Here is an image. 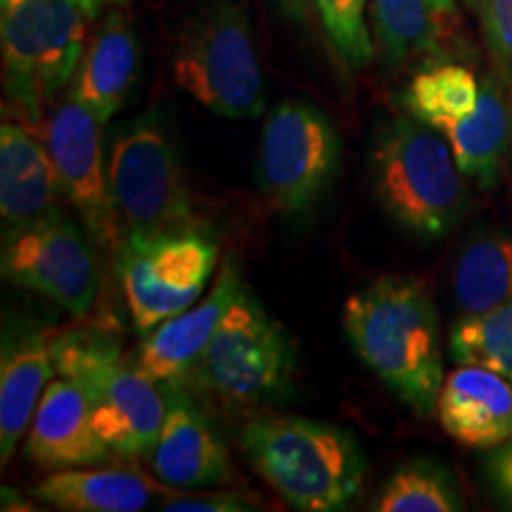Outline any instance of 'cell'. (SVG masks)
<instances>
[{
  "instance_id": "obj_1",
  "label": "cell",
  "mask_w": 512,
  "mask_h": 512,
  "mask_svg": "<svg viewBox=\"0 0 512 512\" xmlns=\"http://www.w3.org/2000/svg\"><path fill=\"white\" fill-rule=\"evenodd\" d=\"M342 323L356 356L389 392L420 418L437 411L444 384L439 316L420 280L382 275L349 294Z\"/></svg>"
},
{
  "instance_id": "obj_2",
  "label": "cell",
  "mask_w": 512,
  "mask_h": 512,
  "mask_svg": "<svg viewBox=\"0 0 512 512\" xmlns=\"http://www.w3.org/2000/svg\"><path fill=\"white\" fill-rule=\"evenodd\" d=\"M240 446L294 510H347L363 489L366 453L354 434L332 422L259 415L242 427Z\"/></svg>"
},
{
  "instance_id": "obj_3",
  "label": "cell",
  "mask_w": 512,
  "mask_h": 512,
  "mask_svg": "<svg viewBox=\"0 0 512 512\" xmlns=\"http://www.w3.org/2000/svg\"><path fill=\"white\" fill-rule=\"evenodd\" d=\"M55 373L79 384L95 432L112 453L147 456L162 432L166 394L138 363H128L107 330H74L50 339Z\"/></svg>"
},
{
  "instance_id": "obj_4",
  "label": "cell",
  "mask_w": 512,
  "mask_h": 512,
  "mask_svg": "<svg viewBox=\"0 0 512 512\" xmlns=\"http://www.w3.org/2000/svg\"><path fill=\"white\" fill-rule=\"evenodd\" d=\"M373 176L387 214L420 238L451 233L467 207V176L446 136L415 117H399L382 128Z\"/></svg>"
},
{
  "instance_id": "obj_5",
  "label": "cell",
  "mask_w": 512,
  "mask_h": 512,
  "mask_svg": "<svg viewBox=\"0 0 512 512\" xmlns=\"http://www.w3.org/2000/svg\"><path fill=\"white\" fill-rule=\"evenodd\" d=\"M171 72L176 86L216 117L238 121L264 112V72L240 0H211L185 22Z\"/></svg>"
},
{
  "instance_id": "obj_6",
  "label": "cell",
  "mask_w": 512,
  "mask_h": 512,
  "mask_svg": "<svg viewBox=\"0 0 512 512\" xmlns=\"http://www.w3.org/2000/svg\"><path fill=\"white\" fill-rule=\"evenodd\" d=\"M86 12L79 0H0L3 86L24 117L38 121L86 53Z\"/></svg>"
},
{
  "instance_id": "obj_7",
  "label": "cell",
  "mask_w": 512,
  "mask_h": 512,
  "mask_svg": "<svg viewBox=\"0 0 512 512\" xmlns=\"http://www.w3.org/2000/svg\"><path fill=\"white\" fill-rule=\"evenodd\" d=\"M294 370L290 335L242 287L190 377L233 403H264L292 392Z\"/></svg>"
},
{
  "instance_id": "obj_8",
  "label": "cell",
  "mask_w": 512,
  "mask_h": 512,
  "mask_svg": "<svg viewBox=\"0 0 512 512\" xmlns=\"http://www.w3.org/2000/svg\"><path fill=\"white\" fill-rule=\"evenodd\" d=\"M219 261V245L197 228L126 233L117 275L133 328L147 335L200 299Z\"/></svg>"
},
{
  "instance_id": "obj_9",
  "label": "cell",
  "mask_w": 512,
  "mask_h": 512,
  "mask_svg": "<svg viewBox=\"0 0 512 512\" xmlns=\"http://www.w3.org/2000/svg\"><path fill=\"white\" fill-rule=\"evenodd\" d=\"M107 171L124 235L197 228L176 145L155 112L119 133Z\"/></svg>"
},
{
  "instance_id": "obj_10",
  "label": "cell",
  "mask_w": 512,
  "mask_h": 512,
  "mask_svg": "<svg viewBox=\"0 0 512 512\" xmlns=\"http://www.w3.org/2000/svg\"><path fill=\"white\" fill-rule=\"evenodd\" d=\"M342 140L328 114L302 100H283L268 114L259 145V185L280 214L299 216L337 174Z\"/></svg>"
},
{
  "instance_id": "obj_11",
  "label": "cell",
  "mask_w": 512,
  "mask_h": 512,
  "mask_svg": "<svg viewBox=\"0 0 512 512\" xmlns=\"http://www.w3.org/2000/svg\"><path fill=\"white\" fill-rule=\"evenodd\" d=\"M3 275L74 316H86L98 294L91 245L81 228L57 209L5 240Z\"/></svg>"
},
{
  "instance_id": "obj_12",
  "label": "cell",
  "mask_w": 512,
  "mask_h": 512,
  "mask_svg": "<svg viewBox=\"0 0 512 512\" xmlns=\"http://www.w3.org/2000/svg\"><path fill=\"white\" fill-rule=\"evenodd\" d=\"M46 143L62 197L79 211L88 238L105 252H117L124 230L112 204L102 124L88 107L69 95L48 121Z\"/></svg>"
},
{
  "instance_id": "obj_13",
  "label": "cell",
  "mask_w": 512,
  "mask_h": 512,
  "mask_svg": "<svg viewBox=\"0 0 512 512\" xmlns=\"http://www.w3.org/2000/svg\"><path fill=\"white\" fill-rule=\"evenodd\" d=\"M164 387L166 418L155 446L147 453L155 477L171 489L185 491L226 484L233 477L228 448L176 384Z\"/></svg>"
},
{
  "instance_id": "obj_14",
  "label": "cell",
  "mask_w": 512,
  "mask_h": 512,
  "mask_svg": "<svg viewBox=\"0 0 512 512\" xmlns=\"http://www.w3.org/2000/svg\"><path fill=\"white\" fill-rule=\"evenodd\" d=\"M240 290V275L228 261L207 297L147 332L136 354L138 366L159 384H176L190 375Z\"/></svg>"
},
{
  "instance_id": "obj_15",
  "label": "cell",
  "mask_w": 512,
  "mask_h": 512,
  "mask_svg": "<svg viewBox=\"0 0 512 512\" xmlns=\"http://www.w3.org/2000/svg\"><path fill=\"white\" fill-rule=\"evenodd\" d=\"M441 430L467 448H496L512 439V382L484 366L458 363L437 396Z\"/></svg>"
},
{
  "instance_id": "obj_16",
  "label": "cell",
  "mask_w": 512,
  "mask_h": 512,
  "mask_svg": "<svg viewBox=\"0 0 512 512\" xmlns=\"http://www.w3.org/2000/svg\"><path fill=\"white\" fill-rule=\"evenodd\" d=\"M110 446L95 432L91 403L79 384L67 377L48 382L29 427L27 456L41 467L98 465L110 458Z\"/></svg>"
},
{
  "instance_id": "obj_17",
  "label": "cell",
  "mask_w": 512,
  "mask_h": 512,
  "mask_svg": "<svg viewBox=\"0 0 512 512\" xmlns=\"http://www.w3.org/2000/svg\"><path fill=\"white\" fill-rule=\"evenodd\" d=\"M138 64L136 31L124 12L114 8L88 43L69 95L105 126L131 98L138 81Z\"/></svg>"
},
{
  "instance_id": "obj_18",
  "label": "cell",
  "mask_w": 512,
  "mask_h": 512,
  "mask_svg": "<svg viewBox=\"0 0 512 512\" xmlns=\"http://www.w3.org/2000/svg\"><path fill=\"white\" fill-rule=\"evenodd\" d=\"M62 195L48 147L27 128L0 126V216L5 240L55 209Z\"/></svg>"
},
{
  "instance_id": "obj_19",
  "label": "cell",
  "mask_w": 512,
  "mask_h": 512,
  "mask_svg": "<svg viewBox=\"0 0 512 512\" xmlns=\"http://www.w3.org/2000/svg\"><path fill=\"white\" fill-rule=\"evenodd\" d=\"M373 36L387 67L441 57L458 31L456 0H370Z\"/></svg>"
},
{
  "instance_id": "obj_20",
  "label": "cell",
  "mask_w": 512,
  "mask_h": 512,
  "mask_svg": "<svg viewBox=\"0 0 512 512\" xmlns=\"http://www.w3.org/2000/svg\"><path fill=\"white\" fill-rule=\"evenodd\" d=\"M55 363L50 339L38 330L8 335L0 361V463L12 453L31 427L41 396L53 380Z\"/></svg>"
},
{
  "instance_id": "obj_21",
  "label": "cell",
  "mask_w": 512,
  "mask_h": 512,
  "mask_svg": "<svg viewBox=\"0 0 512 512\" xmlns=\"http://www.w3.org/2000/svg\"><path fill=\"white\" fill-rule=\"evenodd\" d=\"M460 171L479 185H494L512 143V88L501 74L482 83L477 107L458 124L441 128Z\"/></svg>"
},
{
  "instance_id": "obj_22",
  "label": "cell",
  "mask_w": 512,
  "mask_h": 512,
  "mask_svg": "<svg viewBox=\"0 0 512 512\" xmlns=\"http://www.w3.org/2000/svg\"><path fill=\"white\" fill-rule=\"evenodd\" d=\"M159 486L133 470H79L67 467L31 486L41 503L67 512H140L152 498L164 494Z\"/></svg>"
},
{
  "instance_id": "obj_23",
  "label": "cell",
  "mask_w": 512,
  "mask_h": 512,
  "mask_svg": "<svg viewBox=\"0 0 512 512\" xmlns=\"http://www.w3.org/2000/svg\"><path fill=\"white\" fill-rule=\"evenodd\" d=\"M453 294L463 316L512 302V235L491 233L467 242L453 271Z\"/></svg>"
},
{
  "instance_id": "obj_24",
  "label": "cell",
  "mask_w": 512,
  "mask_h": 512,
  "mask_svg": "<svg viewBox=\"0 0 512 512\" xmlns=\"http://www.w3.org/2000/svg\"><path fill=\"white\" fill-rule=\"evenodd\" d=\"M482 83L463 64H437L413 76L403 95V105L411 117L434 128L458 124L477 107Z\"/></svg>"
},
{
  "instance_id": "obj_25",
  "label": "cell",
  "mask_w": 512,
  "mask_h": 512,
  "mask_svg": "<svg viewBox=\"0 0 512 512\" xmlns=\"http://www.w3.org/2000/svg\"><path fill=\"white\" fill-rule=\"evenodd\" d=\"M465 508L456 477L432 458H413L389 475L377 494V512H458Z\"/></svg>"
},
{
  "instance_id": "obj_26",
  "label": "cell",
  "mask_w": 512,
  "mask_h": 512,
  "mask_svg": "<svg viewBox=\"0 0 512 512\" xmlns=\"http://www.w3.org/2000/svg\"><path fill=\"white\" fill-rule=\"evenodd\" d=\"M451 356L456 363L484 366L512 382V302L460 318L451 330Z\"/></svg>"
},
{
  "instance_id": "obj_27",
  "label": "cell",
  "mask_w": 512,
  "mask_h": 512,
  "mask_svg": "<svg viewBox=\"0 0 512 512\" xmlns=\"http://www.w3.org/2000/svg\"><path fill=\"white\" fill-rule=\"evenodd\" d=\"M330 48L351 72L366 69L375 57V38L368 27V0H313Z\"/></svg>"
},
{
  "instance_id": "obj_28",
  "label": "cell",
  "mask_w": 512,
  "mask_h": 512,
  "mask_svg": "<svg viewBox=\"0 0 512 512\" xmlns=\"http://www.w3.org/2000/svg\"><path fill=\"white\" fill-rule=\"evenodd\" d=\"M159 508L164 512H249L259 508V501L242 491H185L166 486L159 496Z\"/></svg>"
},
{
  "instance_id": "obj_29",
  "label": "cell",
  "mask_w": 512,
  "mask_h": 512,
  "mask_svg": "<svg viewBox=\"0 0 512 512\" xmlns=\"http://www.w3.org/2000/svg\"><path fill=\"white\" fill-rule=\"evenodd\" d=\"M479 17L498 74L512 88V0H484Z\"/></svg>"
},
{
  "instance_id": "obj_30",
  "label": "cell",
  "mask_w": 512,
  "mask_h": 512,
  "mask_svg": "<svg viewBox=\"0 0 512 512\" xmlns=\"http://www.w3.org/2000/svg\"><path fill=\"white\" fill-rule=\"evenodd\" d=\"M486 475L496 496L512 510V439L491 448V456L486 458Z\"/></svg>"
},
{
  "instance_id": "obj_31",
  "label": "cell",
  "mask_w": 512,
  "mask_h": 512,
  "mask_svg": "<svg viewBox=\"0 0 512 512\" xmlns=\"http://www.w3.org/2000/svg\"><path fill=\"white\" fill-rule=\"evenodd\" d=\"M271 5L294 24H309L313 0H271Z\"/></svg>"
},
{
  "instance_id": "obj_32",
  "label": "cell",
  "mask_w": 512,
  "mask_h": 512,
  "mask_svg": "<svg viewBox=\"0 0 512 512\" xmlns=\"http://www.w3.org/2000/svg\"><path fill=\"white\" fill-rule=\"evenodd\" d=\"M79 3L88 19H98L105 10L124 8V5L131 3V0H79Z\"/></svg>"
},
{
  "instance_id": "obj_33",
  "label": "cell",
  "mask_w": 512,
  "mask_h": 512,
  "mask_svg": "<svg viewBox=\"0 0 512 512\" xmlns=\"http://www.w3.org/2000/svg\"><path fill=\"white\" fill-rule=\"evenodd\" d=\"M3 510H34V505H29L24 498H19L17 491L3 489Z\"/></svg>"
},
{
  "instance_id": "obj_34",
  "label": "cell",
  "mask_w": 512,
  "mask_h": 512,
  "mask_svg": "<svg viewBox=\"0 0 512 512\" xmlns=\"http://www.w3.org/2000/svg\"><path fill=\"white\" fill-rule=\"evenodd\" d=\"M463 3L467 5V10H470V12H475V15H479V12H482V5H484V0H463Z\"/></svg>"
}]
</instances>
